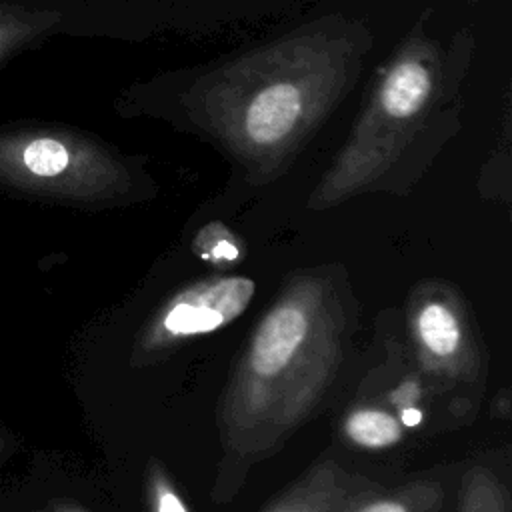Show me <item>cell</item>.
Here are the masks:
<instances>
[{
	"label": "cell",
	"mask_w": 512,
	"mask_h": 512,
	"mask_svg": "<svg viewBox=\"0 0 512 512\" xmlns=\"http://www.w3.org/2000/svg\"><path fill=\"white\" fill-rule=\"evenodd\" d=\"M376 492L364 496L352 504L346 512H432L438 506V486H410L388 496H376Z\"/></svg>",
	"instance_id": "cell-10"
},
{
	"label": "cell",
	"mask_w": 512,
	"mask_h": 512,
	"mask_svg": "<svg viewBox=\"0 0 512 512\" xmlns=\"http://www.w3.org/2000/svg\"><path fill=\"white\" fill-rule=\"evenodd\" d=\"M376 490L374 484L348 476L342 468L326 462L270 512H346Z\"/></svg>",
	"instance_id": "cell-7"
},
{
	"label": "cell",
	"mask_w": 512,
	"mask_h": 512,
	"mask_svg": "<svg viewBox=\"0 0 512 512\" xmlns=\"http://www.w3.org/2000/svg\"><path fill=\"white\" fill-rule=\"evenodd\" d=\"M400 420H402V426L412 428V426H418L422 422V414L416 408H406V410H402Z\"/></svg>",
	"instance_id": "cell-13"
},
{
	"label": "cell",
	"mask_w": 512,
	"mask_h": 512,
	"mask_svg": "<svg viewBox=\"0 0 512 512\" xmlns=\"http://www.w3.org/2000/svg\"><path fill=\"white\" fill-rule=\"evenodd\" d=\"M346 436L364 448H386L404 438V426L384 410L362 408L352 412L344 424Z\"/></svg>",
	"instance_id": "cell-9"
},
{
	"label": "cell",
	"mask_w": 512,
	"mask_h": 512,
	"mask_svg": "<svg viewBox=\"0 0 512 512\" xmlns=\"http://www.w3.org/2000/svg\"><path fill=\"white\" fill-rule=\"evenodd\" d=\"M254 290V282L246 276L208 278L188 286L148 326L146 348H160L230 324L244 314Z\"/></svg>",
	"instance_id": "cell-5"
},
{
	"label": "cell",
	"mask_w": 512,
	"mask_h": 512,
	"mask_svg": "<svg viewBox=\"0 0 512 512\" xmlns=\"http://www.w3.org/2000/svg\"><path fill=\"white\" fill-rule=\"evenodd\" d=\"M414 334L424 358L438 368L456 362L464 352V326L458 312L442 298H428L414 316Z\"/></svg>",
	"instance_id": "cell-8"
},
{
	"label": "cell",
	"mask_w": 512,
	"mask_h": 512,
	"mask_svg": "<svg viewBox=\"0 0 512 512\" xmlns=\"http://www.w3.org/2000/svg\"><path fill=\"white\" fill-rule=\"evenodd\" d=\"M370 26L346 14L308 20L222 60L164 74L146 110L218 146L250 180L282 174L354 88Z\"/></svg>",
	"instance_id": "cell-1"
},
{
	"label": "cell",
	"mask_w": 512,
	"mask_h": 512,
	"mask_svg": "<svg viewBox=\"0 0 512 512\" xmlns=\"http://www.w3.org/2000/svg\"><path fill=\"white\" fill-rule=\"evenodd\" d=\"M426 8L376 68L364 104L312 194L326 208L354 194L400 188L462 130V88L474 54L468 28L444 40Z\"/></svg>",
	"instance_id": "cell-2"
},
{
	"label": "cell",
	"mask_w": 512,
	"mask_h": 512,
	"mask_svg": "<svg viewBox=\"0 0 512 512\" xmlns=\"http://www.w3.org/2000/svg\"><path fill=\"white\" fill-rule=\"evenodd\" d=\"M152 508L154 512H188L178 492L158 472L152 476Z\"/></svg>",
	"instance_id": "cell-12"
},
{
	"label": "cell",
	"mask_w": 512,
	"mask_h": 512,
	"mask_svg": "<svg viewBox=\"0 0 512 512\" xmlns=\"http://www.w3.org/2000/svg\"><path fill=\"white\" fill-rule=\"evenodd\" d=\"M462 512H496V510H486L484 504H468L466 510L462 508Z\"/></svg>",
	"instance_id": "cell-14"
},
{
	"label": "cell",
	"mask_w": 512,
	"mask_h": 512,
	"mask_svg": "<svg viewBox=\"0 0 512 512\" xmlns=\"http://www.w3.org/2000/svg\"><path fill=\"white\" fill-rule=\"evenodd\" d=\"M68 16L58 0H0V68L64 32Z\"/></svg>",
	"instance_id": "cell-6"
},
{
	"label": "cell",
	"mask_w": 512,
	"mask_h": 512,
	"mask_svg": "<svg viewBox=\"0 0 512 512\" xmlns=\"http://www.w3.org/2000/svg\"><path fill=\"white\" fill-rule=\"evenodd\" d=\"M344 314L328 282H294L260 320L224 404V436L248 456L272 450L314 406L342 356Z\"/></svg>",
	"instance_id": "cell-3"
},
{
	"label": "cell",
	"mask_w": 512,
	"mask_h": 512,
	"mask_svg": "<svg viewBox=\"0 0 512 512\" xmlns=\"http://www.w3.org/2000/svg\"><path fill=\"white\" fill-rule=\"evenodd\" d=\"M0 178L80 198H118L138 190L132 162L96 134L46 120L0 124Z\"/></svg>",
	"instance_id": "cell-4"
},
{
	"label": "cell",
	"mask_w": 512,
	"mask_h": 512,
	"mask_svg": "<svg viewBox=\"0 0 512 512\" xmlns=\"http://www.w3.org/2000/svg\"><path fill=\"white\" fill-rule=\"evenodd\" d=\"M194 248L202 258L212 262H232L240 256L238 244L230 230L218 222L204 226L194 242Z\"/></svg>",
	"instance_id": "cell-11"
}]
</instances>
